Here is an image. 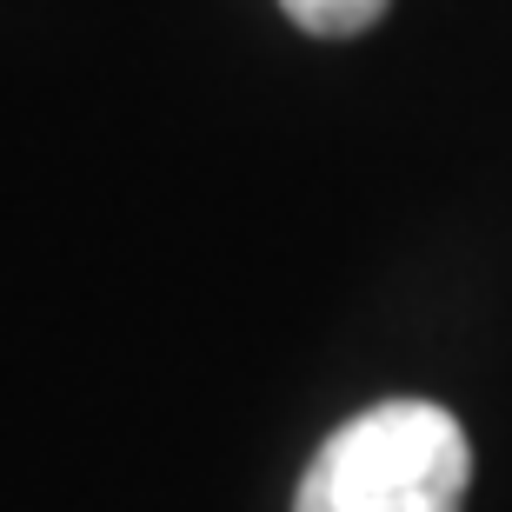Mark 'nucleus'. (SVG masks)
<instances>
[{
	"label": "nucleus",
	"mask_w": 512,
	"mask_h": 512,
	"mask_svg": "<svg viewBox=\"0 0 512 512\" xmlns=\"http://www.w3.org/2000/svg\"><path fill=\"white\" fill-rule=\"evenodd\" d=\"M466 486V426L433 399H380L313 453L293 512H459Z\"/></svg>",
	"instance_id": "obj_1"
},
{
	"label": "nucleus",
	"mask_w": 512,
	"mask_h": 512,
	"mask_svg": "<svg viewBox=\"0 0 512 512\" xmlns=\"http://www.w3.org/2000/svg\"><path fill=\"white\" fill-rule=\"evenodd\" d=\"M280 7H286V20H293V27H306V34L346 40V34H366V27H373L393 0H280Z\"/></svg>",
	"instance_id": "obj_2"
}]
</instances>
